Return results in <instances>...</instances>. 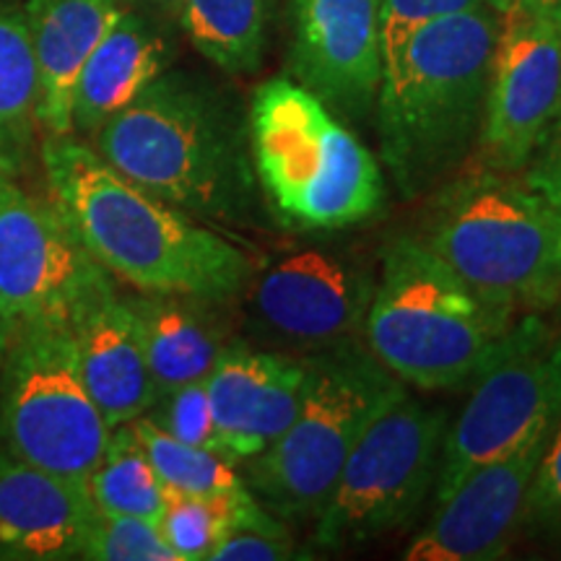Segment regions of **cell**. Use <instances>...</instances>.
Instances as JSON below:
<instances>
[{"instance_id": "27", "label": "cell", "mask_w": 561, "mask_h": 561, "mask_svg": "<svg viewBox=\"0 0 561 561\" xmlns=\"http://www.w3.org/2000/svg\"><path fill=\"white\" fill-rule=\"evenodd\" d=\"M91 561H180L153 520L100 512L83 546Z\"/></svg>"}, {"instance_id": "5", "label": "cell", "mask_w": 561, "mask_h": 561, "mask_svg": "<svg viewBox=\"0 0 561 561\" xmlns=\"http://www.w3.org/2000/svg\"><path fill=\"white\" fill-rule=\"evenodd\" d=\"M248 130L257 187L284 227L341 231L382 210L385 174L375 153L301 83H261Z\"/></svg>"}, {"instance_id": "11", "label": "cell", "mask_w": 561, "mask_h": 561, "mask_svg": "<svg viewBox=\"0 0 561 561\" xmlns=\"http://www.w3.org/2000/svg\"><path fill=\"white\" fill-rule=\"evenodd\" d=\"M377 265L354 248L301 244L255 265L244 310L261 348L310 356L362 341Z\"/></svg>"}, {"instance_id": "24", "label": "cell", "mask_w": 561, "mask_h": 561, "mask_svg": "<svg viewBox=\"0 0 561 561\" xmlns=\"http://www.w3.org/2000/svg\"><path fill=\"white\" fill-rule=\"evenodd\" d=\"M89 494L100 512L159 520L167 489L153 471L133 424L112 430L107 450L89 476Z\"/></svg>"}, {"instance_id": "30", "label": "cell", "mask_w": 561, "mask_h": 561, "mask_svg": "<svg viewBox=\"0 0 561 561\" xmlns=\"http://www.w3.org/2000/svg\"><path fill=\"white\" fill-rule=\"evenodd\" d=\"M523 528L546 541L561 543V419L553 426L549 445L533 476Z\"/></svg>"}, {"instance_id": "3", "label": "cell", "mask_w": 561, "mask_h": 561, "mask_svg": "<svg viewBox=\"0 0 561 561\" xmlns=\"http://www.w3.org/2000/svg\"><path fill=\"white\" fill-rule=\"evenodd\" d=\"M125 180L191 216L252 221L255 164L248 117L195 76L164 70L91 136Z\"/></svg>"}, {"instance_id": "19", "label": "cell", "mask_w": 561, "mask_h": 561, "mask_svg": "<svg viewBox=\"0 0 561 561\" xmlns=\"http://www.w3.org/2000/svg\"><path fill=\"white\" fill-rule=\"evenodd\" d=\"M125 9L123 0H26L39 68V121L47 136H73L76 81Z\"/></svg>"}, {"instance_id": "34", "label": "cell", "mask_w": 561, "mask_h": 561, "mask_svg": "<svg viewBox=\"0 0 561 561\" xmlns=\"http://www.w3.org/2000/svg\"><path fill=\"white\" fill-rule=\"evenodd\" d=\"M125 5H133V9H151L159 13H172L178 9V0H123Z\"/></svg>"}, {"instance_id": "29", "label": "cell", "mask_w": 561, "mask_h": 561, "mask_svg": "<svg viewBox=\"0 0 561 561\" xmlns=\"http://www.w3.org/2000/svg\"><path fill=\"white\" fill-rule=\"evenodd\" d=\"M489 5L486 0H380L382 70L403 50L413 34L453 13Z\"/></svg>"}, {"instance_id": "35", "label": "cell", "mask_w": 561, "mask_h": 561, "mask_svg": "<svg viewBox=\"0 0 561 561\" xmlns=\"http://www.w3.org/2000/svg\"><path fill=\"white\" fill-rule=\"evenodd\" d=\"M11 339H13V325L9 322V318H5L3 307H0V362H3L5 351L11 346Z\"/></svg>"}, {"instance_id": "8", "label": "cell", "mask_w": 561, "mask_h": 561, "mask_svg": "<svg viewBox=\"0 0 561 561\" xmlns=\"http://www.w3.org/2000/svg\"><path fill=\"white\" fill-rule=\"evenodd\" d=\"M447 430L450 413L409 390L377 413L314 520V549L348 551L405 528L437 483Z\"/></svg>"}, {"instance_id": "15", "label": "cell", "mask_w": 561, "mask_h": 561, "mask_svg": "<svg viewBox=\"0 0 561 561\" xmlns=\"http://www.w3.org/2000/svg\"><path fill=\"white\" fill-rule=\"evenodd\" d=\"M291 70L335 115L364 121L382 83L380 0H289Z\"/></svg>"}, {"instance_id": "4", "label": "cell", "mask_w": 561, "mask_h": 561, "mask_svg": "<svg viewBox=\"0 0 561 561\" xmlns=\"http://www.w3.org/2000/svg\"><path fill=\"white\" fill-rule=\"evenodd\" d=\"M517 314L468 284L419 234L385 244L364 346L403 385L462 390L496 359Z\"/></svg>"}, {"instance_id": "1", "label": "cell", "mask_w": 561, "mask_h": 561, "mask_svg": "<svg viewBox=\"0 0 561 561\" xmlns=\"http://www.w3.org/2000/svg\"><path fill=\"white\" fill-rule=\"evenodd\" d=\"M47 193L87 252L144 294L234 301L257 263L240 244L146 193L73 136L42 144Z\"/></svg>"}, {"instance_id": "36", "label": "cell", "mask_w": 561, "mask_h": 561, "mask_svg": "<svg viewBox=\"0 0 561 561\" xmlns=\"http://www.w3.org/2000/svg\"><path fill=\"white\" fill-rule=\"evenodd\" d=\"M486 3H489L491 9H494L496 13H504L507 9H512V5H515L517 0H486Z\"/></svg>"}, {"instance_id": "10", "label": "cell", "mask_w": 561, "mask_h": 561, "mask_svg": "<svg viewBox=\"0 0 561 561\" xmlns=\"http://www.w3.org/2000/svg\"><path fill=\"white\" fill-rule=\"evenodd\" d=\"M442 447L434 504L483 462L561 419V325L523 314L496 359L476 377Z\"/></svg>"}, {"instance_id": "21", "label": "cell", "mask_w": 561, "mask_h": 561, "mask_svg": "<svg viewBox=\"0 0 561 561\" xmlns=\"http://www.w3.org/2000/svg\"><path fill=\"white\" fill-rule=\"evenodd\" d=\"M128 305L136 314L157 398L182 385L208 380L221 351L229 346L219 320L208 312L214 301L138 291V297H128Z\"/></svg>"}, {"instance_id": "13", "label": "cell", "mask_w": 561, "mask_h": 561, "mask_svg": "<svg viewBox=\"0 0 561 561\" xmlns=\"http://www.w3.org/2000/svg\"><path fill=\"white\" fill-rule=\"evenodd\" d=\"M561 121V32L512 5L500 13L473 167L517 174Z\"/></svg>"}, {"instance_id": "6", "label": "cell", "mask_w": 561, "mask_h": 561, "mask_svg": "<svg viewBox=\"0 0 561 561\" xmlns=\"http://www.w3.org/2000/svg\"><path fill=\"white\" fill-rule=\"evenodd\" d=\"M419 240L517 314L561 305V219L520 180L471 167L430 193Z\"/></svg>"}, {"instance_id": "31", "label": "cell", "mask_w": 561, "mask_h": 561, "mask_svg": "<svg viewBox=\"0 0 561 561\" xmlns=\"http://www.w3.org/2000/svg\"><path fill=\"white\" fill-rule=\"evenodd\" d=\"M310 557L312 553L299 551L286 523L273 517L268 523L229 528L210 551L208 561H291Z\"/></svg>"}, {"instance_id": "26", "label": "cell", "mask_w": 561, "mask_h": 561, "mask_svg": "<svg viewBox=\"0 0 561 561\" xmlns=\"http://www.w3.org/2000/svg\"><path fill=\"white\" fill-rule=\"evenodd\" d=\"M130 424L167 491L208 496V500H224L250 491L234 460L174 439L172 434L159 430L146 413Z\"/></svg>"}, {"instance_id": "32", "label": "cell", "mask_w": 561, "mask_h": 561, "mask_svg": "<svg viewBox=\"0 0 561 561\" xmlns=\"http://www.w3.org/2000/svg\"><path fill=\"white\" fill-rule=\"evenodd\" d=\"M517 174L523 185L561 219V121Z\"/></svg>"}, {"instance_id": "7", "label": "cell", "mask_w": 561, "mask_h": 561, "mask_svg": "<svg viewBox=\"0 0 561 561\" xmlns=\"http://www.w3.org/2000/svg\"><path fill=\"white\" fill-rule=\"evenodd\" d=\"M307 359V388L289 430L244 460V483L284 523H314L367 426L401 398L403 385L364 341Z\"/></svg>"}, {"instance_id": "23", "label": "cell", "mask_w": 561, "mask_h": 561, "mask_svg": "<svg viewBox=\"0 0 561 561\" xmlns=\"http://www.w3.org/2000/svg\"><path fill=\"white\" fill-rule=\"evenodd\" d=\"M273 0H178L182 32L203 58L227 73L261 68Z\"/></svg>"}, {"instance_id": "22", "label": "cell", "mask_w": 561, "mask_h": 561, "mask_svg": "<svg viewBox=\"0 0 561 561\" xmlns=\"http://www.w3.org/2000/svg\"><path fill=\"white\" fill-rule=\"evenodd\" d=\"M39 128V68L26 13L0 5V164L21 172Z\"/></svg>"}, {"instance_id": "20", "label": "cell", "mask_w": 561, "mask_h": 561, "mask_svg": "<svg viewBox=\"0 0 561 561\" xmlns=\"http://www.w3.org/2000/svg\"><path fill=\"white\" fill-rule=\"evenodd\" d=\"M172 60L167 34L140 9H125L96 50L89 55L73 89V136H94L117 112L138 100Z\"/></svg>"}, {"instance_id": "12", "label": "cell", "mask_w": 561, "mask_h": 561, "mask_svg": "<svg viewBox=\"0 0 561 561\" xmlns=\"http://www.w3.org/2000/svg\"><path fill=\"white\" fill-rule=\"evenodd\" d=\"M16 178V170L0 164V307L13 333L70 328L115 284L55 203L32 195Z\"/></svg>"}, {"instance_id": "14", "label": "cell", "mask_w": 561, "mask_h": 561, "mask_svg": "<svg viewBox=\"0 0 561 561\" xmlns=\"http://www.w3.org/2000/svg\"><path fill=\"white\" fill-rule=\"evenodd\" d=\"M549 424L520 447L483 462L434 504L432 520L413 538L409 561H494L512 549L525 525V504L541 455L553 432Z\"/></svg>"}, {"instance_id": "16", "label": "cell", "mask_w": 561, "mask_h": 561, "mask_svg": "<svg viewBox=\"0 0 561 561\" xmlns=\"http://www.w3.org/2000/svg\"><path fill=\"white\" fill-rule=\"evenodd\" d=\"M208 398L227 455H261L289 430L307 388V359L250 343H229L210 369Z\"/></svg>"}, {"instance_id": "18", "label": "cell", "mask_w": 561, "mask_h": 561, "mask_svg": "<svg viewBox=\"0 0 561 561\" xmlns=\"http://www.w3.org/2000/svg\"><path fill=\"white\" fill-rule=\"evenodd\" d=\"M70 333L83 385L112 430L149 413L157 385L128 297L110 286L73 320Z\"/></svg>"}, {"instance_id": "17", "label": "cell", "mask_w": 561, "mask_h": 561, "mask_svg": "<svg viewBox=\"0 0 561 561\" xmlns=\"http://www.w3.org/2000/svg\"><path fill=\"white\" fill-rule=\"evenodd\" d=\"M96 510L89 483L0 453V553L26 561L81 559Z\"/></svg>"}, {"instance_id": "9", "label": "cell", "mask_w": 561, "mask_h": 561, "mask_svg": "<svg viewBox=\"0 0 561 561\" xmlns=\"http://www.w3.org/2000/svg\"><path fill=\"white\" fill-rule=\"evenodd\" d=\"M0 364V453L89 483L112 426L83 385L70 328H21Z\"/></svg>"}, {"instance_id": "25", "label": "cell", "mask_w": 561, "mask_h": 561, "mask_svg": "<svg viewBox=\"0 0 561 561\" xmlns=\"http://www.w3.org/2000/svg\"><path fill=\"white\" fill-rule=\"evenodd\" d=\"M273 517L252 491L224 500L167 491L157 525L180 561H206L229 528L268 523Z\"/></svg>"}, {"instance_id": "2", "label": "cell", "mask_w": 561, "mask_h": 561, "mask_svg": "<svg viewBox=\"0 0 561 561\" xmlns=\"http://www.w3.org/2000/svg\"><path fill=\"white\" fill-rule=\"evenodd\" d=\"M500 13H453L413 34L377 91L380 159L403 201L424 198L473 159L486 115Z\"/></svg>"}, {"instance_id": "28", "label": "cell", "mask_w": 561, "mask_h": 561, "mask_svg": "<svg viewBox=\"0 0 561 561\" xmlns=\"http://www.w3.org/2000/svg\"><path fill=\"white\" fill-rule=\"evenodd\" d=\"M146 416H149L159 430L172 434L174 439L229 458L219 434V426H216L214 409H210L206 380L182 385L178 390L159 396L157 403L151 405Z\"/></svg>"}, {"instance_id": "33", "label": "cell", "mask_w": 561, "mask_h": 561, "mask_svg": "<svg viewBox=\"0 0 561 561\" xmlns=\"http://www.w3.org/2000/svg\"><path fill=\"white\" fill-rule=\"evenodd\" d=\"M515 5H520L525 13L546 21V24L561 32V0H517Z\"/></svg>"}]
</instances>
